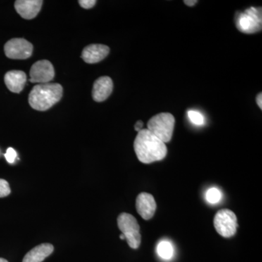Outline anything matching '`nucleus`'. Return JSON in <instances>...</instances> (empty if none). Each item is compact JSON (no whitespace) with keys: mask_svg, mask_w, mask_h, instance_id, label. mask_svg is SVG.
Segmentation results:
<instances>
[{"mask_svg":"<svg viewBox=\"0 0 262 262\" xmlns=\"http://www.w3.org/2000/svg\"><path fill=\"white\" fill-rule=\"evenodd\" d=\"M134 146L138 159L144 164L160 161L168 153L166 144L147 129H142L138 133Z\"/></svg>","mask_w":262,"mask_h":262,"instance_id":"nucleus-1","label":"nucleus"},{"mask_svg":"<svg viewBox=\"0 0 262 262\" xmlns=\"http://www.w3.org/2000/svg\"><path fill=\"white\" fill-rule=\"evenodd\" d=\"M63 88L58 83L39 84L34 86L29 96L31 107L37 111H46L61 99Z\"/></svg>","mask_w":262,"mask_h":262,"instance_id":"nucleus-2","label":"nucleus"},{"mask_svg":"<svg viewBox=\"0 0 262 262\" xmlns=\"http://www.w3.org/2000/svg\"><path fill=\"white\" fill-rule=\"evenodd\" d=\"M174 126L175 117L168 113L158 114L147 122V130L165 144L171 140Z\"/></svg>","mask_w":262,"mask_h":262,"instance_id":"nucleus-3","label":"nucleus"},{"mask_svg":"<svg viewBox=\"0 0 262 262\" xmlns=\"http://www.w3.org/2000/svg\"><path fill=\"white\" fill-rule=\"evenodd\" d=\"M117 225L128 246L133 249H137L141 245V235L140 227L135 217L130 213H122L117 218Z\"/></svg>","mask_w":262,"mask_h":262,"instance_id":"nucleus-4","label":"nucleus"},{"mask_svg":"<svg viewBox=\"0 0 262 262\" xmlns=\"http://www.w3.org/2000/svg\"><path fill=\"white\" fill-rule=\"evenodd\" d=\"M213 225L216 232L226 238L233 237L238 227L235 213L229 209H222L217 212Z\"/></svg>","mask_w":262,"mask_h":262,"instance_id":"nucleus-5","label":"nucleus"},{"mask_svg":"<svg viewBox=\"0 0 262 262\" xmlns=\"http://www.w3.org/2000/svg\"><path fill=\"white\" fill-rule=\"evenodd\" d=\"M236 27L245 34H253L261 30V9L251 8L237 15Z\"/></svg>","mask_w":262,"mask_h":262,"instance_id":"nucleus-6","label":"nucleus"},{"mask_svg":"<svg viewBox=\"0 0 262 262\" xmlns=\"http://www.w3.org/2000/svg\"><path fill=\"white\" fill-rule=\"evenodd\" d=\"M5 53L11 59H27L32 54L33 46L23 38H14L5 45Z\"/></svg>","mask_w":262,"mask_h":262,"instance_id":"nucleus-7","label":"nucleus"},{"mask_svg":"<svg viewBox=\"0 0 262 262\" xmlns=\"http://www.w3.org/2000/svg\"><path fill=\"white\" fill-rule=\"evenodd\" d=\"M29 74L33 83H49L55 77L54 67L49 61L42 60L33 64Z\"/></svg>","mask_w":262,"mask_h":262,"instance_id":"nucleus-8","label":"nucleus"},{"mask_svg":"<svg viewBox=\"0 0 262 262\" xmlns=\"http://www.w3.org/2000/svg\"><path fill=\"white\" fill-rule=\"evenodd\" d=\"M136 211L144 220H149L154 216L157 204L151 194L142 192L136 198Z\"/></svg>","mask_w":262,"mask_h":262,"instance_id":"nucleus-9","label":"nucleus"},{"mask_svg":"<svg viewBox=\"0 0 262 262\" xmlns=\"http://www.w3.org/2000/svg\"><path fill=\"white\" fill-rule=\"evenodd\" d=\"M42 3L40 0H18L15 1V8L22 18L30 20L37 16Z\"/></svg>","mask_w":262,"mask_h":262,"instance_id":"nucleus-10","label":"nucleus"},{"mask_svg":"<svg viewBox=\"0 0 262 262\" xmlns=\"http://www.w3.org/2000/svg\"><path fill=\"white\" fill-rule=\"evenodd\" d=\"M110 53V48L104 45H90L84 48L82 58L88 63H96L102 61Z\"/></svg>","mask_w":262,"mask_h":262,"instance_id":"nucleus-11","label":"nucleus"},{"mask_svg":"<svg viewBox=\"0 0 262 262\" xmlns=\"http://www.w3.org/2000/svg\"><path fill=\"white\" fill-rule=\"evenodd\" d=\"M113 91V82L110 77H99L95 81L93 88V98L96 102L107 99Z\"/></svg>","mask_w":262,"mask_h":262,"instance_id":"nucleus-12","label":"nucleus"},{"mask_svg":"<svg viewBox=\"0 0 262 262\" xmlns=\"http://www.w3.org/2000/svg\"><path fill=\"white\" fill-rule=\"evenodd\" d=\"M27 82V75L22 71L13 70L7 72L5 76V82L7 88L11 92L18 93L23 91Z\"/></svg>","mask_w":262,"mask_h":262,"instance_id":"nucleus-13","label":"nucleus"},{"mask_svg":"<svg viewBox=\"0 0 262 262\" xmlns=\"http://www.w3.org/2000/svg\"><path fill=\"white\" fill-rule=\"evenodd\" d=\"M54 247L50 244L36 246L24 256L23 262H42L53 252Z\"/></svg>","mask_w":262,"mask_h":262,"instance_id":"nucleus-14","label":"nucleus"},{"mask_svg":"<svg viewBox=\"0 0 262 262\" xmlns=\"http://www.w3.org/2000/svg\"><path fill=\"white\" fill-rule=\"evenodd\" d=\"M158 256L164 260L171 259L173 256V245L168 241H163L159 243L157 247Z\"/></svg>","mask_w":262,"mask_h":262,"instance_id":"nucleus-15","label":"nucleus"},{"mask_svg":"<svg viewBox=\"0 0 262 262\" xmlns=\"http://www.w3.org/2000/svg\"><path fill=\"white\" fill-rule=\"evenodd\" d=\"M222 192L217 188L212 187L207 191L206 194V201L211 204H215L222 199Z\"/></svg>","mask_w":262,"mask_h":262,"instance_id":"nucleus-16","label":"nucleus"},{"mask_svg":"<svg viewBox=\"0 0 262 262\" xmlns=\"http://www.w3.org/2000/svg\"><path fill=\"white\" fill-rule=\"evenodd\" d=\"M188 117L194 125H203L204 124V117L199 112L195 111V110H189L188 112Z\"/></svg>","mask_w":262,"mask_h":262,"instance_id":"nucleus-17","label":"nucleus"},{"mask_svg":"<svg viewBox=\"0 0 262 262\" xmlns=\"http://www.w3.org/2000/svg\"><path fill=\"white\" fill-rule=\"evenodd\" d=\"M9 184L4 179H0V198H5L10 194Z\"/></svg>","mask_w":262,"mask_h":262,"instance_id":"nucleus-18","label":"nucleus"},{"mask_svg":"<svg viewBox=\"0 0 262 262\" xmlns=\"http://www.w3.org/2000/svg\"><path fill=\"white\" fill-rule=\"evenodd\" d=\"M7 161L9 163H14L15 159L17 157L16 151L13 148H8L6 154L5 155Z\"/></svg>","mask_w":262,"mask_h":262,"instance_id":"nucleus-19","label":"nucleus"},{"mask_svg":"<svg viewBox=\"0 0 262 262\" xmlns=\"http://www.w3.org/2000/svg\"><path fill=\"white\" fill-rule=\"evenodd\" d=\"M79 3H80V6L84 9H90L96 5V0H80Z\"/></svg>","mask_w":262,"mask_h":262,"instance_id":"nucleus-20","label":"nucleus"},{"mask_svg":"<svg viewBox=\"0 0 262 262\" xmlns=\"http://www.w3.org/2000/svg\"><path fill=\"white\" fill-rule=\"evenodd\" d=\"M143 126H144V123H143V122L141 121V120H139V121L136 123L135 130L139 133V131L142 130Z\"/></svg>","mask_w":262,"mask_h":262,"instance_id":"nucleus-21","label":"nucleus"},{"mask_svg":"<svg viewBox=\"0 0 262 262\" xmlns=\"http://www.w3.org/2000/svg\"><path fill=\"white\" fill-rule=\"evenodd\" d=\"M256 103H257V105L258 107L260 108V110H262V94L260 93L256 96Z\"/></svg>","mask_w":262,"mask_h":262,"instance_id":"nucleus-22","label":"nucleus"},{"mask_svg":"<svg viewBox=\"0 0 262 262\" xmlns=\"http://www.w3.org/2000/svg\"><path fill=\"white\" fill-rule=\"evenodd\" d=\"M184 3L187 6L192 7L198 3V1H196V0H184Z\"/></svg>","mask_w":262,"mask_h":262,"instance_id":"nucleus-23","label":"nucleus"},{"mask_svg":"<svg viewBox=\"0 0 262 262\" xmlns=\"http://www.w3.org/2000/svg\"><path fill=\"white\" fill-rule=\"evenodd\" d=\"M120 239H125V236H124L123 234H120Z\"/></svg>","mask_w":262,"mask_h":262,"instance_id":"nucleus-24","label":"nucleus"},{"mask_svg":"<svg viewBox=\"0 0 262 262\" xmlns=\"http://www.w3.org/2000/svg\"><path fill=\"white\" fill-rule=\"evenodd\" d=\"M0 262H8L7 261L6 259H5V258H0Z\"/></svg>","mask_w":262,"mask_h":262,"instance_id":"nucleus-25","label":"nucleus"}]
</instances>
